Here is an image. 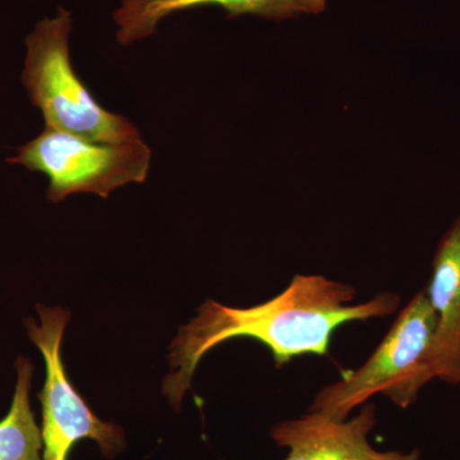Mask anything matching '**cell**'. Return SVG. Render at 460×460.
<instances>
[{
    "label": "cell",
    "instance_id": "ba28073f",
    "mask_svg": "<svg viewBox=\"0 0 460 460\" xmlns=\"http://www.w3.org/2000/svg\"><path fill=\"white\" fill-rule=\"evenodd\" d=\"M328 0H122L115 11L117 39L122 45L141 40L155 32L163 18L202 7L223 8L228 18L256 14L281 21L299 14H319L325 11Z\"/></svg>",
    "mask_w": 460,
    "mask_h": 460
},
{
    "label": "cell",
    "instance_id": "7a4b0ae2",
    "mask_svg": "<svg viewBox=\"0 0 460 460\" xmlns=\"http://www.w3.org/2000/svg\"><path fill=\"white\" fill-rule=\"evenodd\" d=\"M435 323L434 308L426 290H420L402 308L366 362L320 389L308 411L347 420L354 410L377 394L408 410L419 401L423 387L435 380L429 362Z\"/></svg>",
    "mask_w": 460,
    "mask_h": 460
},
{
    "label": "cell",
    "instance_id": "8992f818",
    "mask_svg": "<svg viewBox=\"0 0 460 460\" xmlns=\"http://www.w3.org/2000/svg\"><path fill=\"white\" fill-rule=\"evenodd\" d=\"M376 425V405L366 402L359 413L347 420L308 411L296 419L280 420L272 426L270 436L288 449L284 460H422L417 447L381 452L372 447L370 434Z\"/></svg>",
    "mask_w": 460,
    "mask_h": 460
},
{
    "label": "cell",
    "instance_id": "6da1fadb",
    "mask_svg": "<svg viewBox=\"0 0 460 460\" xmlns=\"http://www.w3.org/2000/svg\"><path fill=\"white\" fill-rule=\"evenodd\" d=\"M357 289L323 275L296 274L274 298L252 307L237 308L206 299L198 316L181 326L172 341V372L163 392L175 411L190 389L199 361L217 345L232 339H252L270 349L277 368L298 357H326L334 332L353 321L386 319L398 313V293L381 292L353 305Z\"/></svg>",
    "mask_w": 460,
    "mask_h": 460
},
{
    "label": "cell",
    "instance_id": "277c9868",
    "mask_svg": "<svg viewBox=\"0 0 460 460\" xmlns=\"http://www.w3.org/2000/svg\"><path fill=\"white\" fill-rule=\"evenodd\" d=\"M8 162L47 175L50 201H63L75 193L107 199L111 190L146 181L151 150L142 140L93 142L45 127Z\"/></svg>",
    "mask_w": 460,
    "mask_h": 460
},
{
    "label": "cell",
    "instance_id": "9c48e42d",
    "mask_svg": "<svg viewBox=\"0 0 460 460\" xmlns=\"http://www.w3.org/2000/svg\"><path fill=\"white\" fill-rule=\"evenodd\" d=\"M17 383L11 408L0 420V460H42L41 428L32 411L33 366L26 357L16 359Z\"/></svg>",
    "mask_w": 460,
    "mask_h": 460
},
{
    "label": "cell",
    "instance_id": "3957f363",
    "mask_svg": "<svg viewBox=\"0 0 460 460\" xmlns=\"http://www.w3.org/2000/svg\"><path fill=\"white\" fill-rule=\"evenodd\" d=\"M71 30V13L60 7L26 39L22 83L33 107L44 115L45 127L93 142L142 140L127 118L105 111L75 75L69 57Z\"/></svg>",
    "mask_w": 460,
    "mask_h": 460
},
{
    "label": "cell",
    "instance_id": "5b68a950",
    "mask_svg": "<svg viewBox=\"0 0 460 460\" xmlns=\"http://www.w3.org/2000/svg\"><path fill=\"white\" fill-rule=\"evenodd\" d=\"M39 319L25 320L30 341L45 362V383L39 393L41 402L42 460H68L72 447L84 438L95 441L107 459H114L126 447L122 428L102 420L75 392L66 374L62 341L69 313L63 307L36 305Z\"/></svg>",
    "mask_w": 460,
    "mask_h": 460
},
{
    "label": "cell",
    "instance_id": "52a82bcc",
    "mask_svg": "<svg viewBox=\"0 0 460 460\" xmlns=\"http://www.w3.org/2000/svg\"><path fill=\"white\" fill-rule=\"evenodd\" d=\"M426 295L436 317L429 366L435 380L460 386V215L436 247Z\"/></svg>",
    "mask_w": 460,
    "mask_h": 460
}]
</instances>
